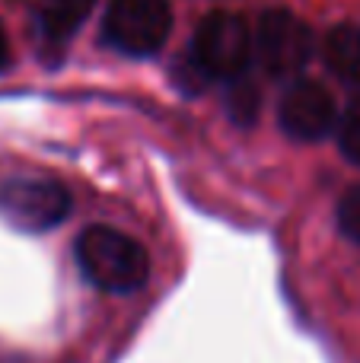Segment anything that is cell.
<instances>
[{
	"mask_svg": "<svg viewBox=\"0 0 360 363\" xmlns=\"http://www.w3.org/2000/svg\"><path fill=\"white\" fill-rule=\"evenodd\" d=\"M83 277L106 294H134L150 277L144 245L112 226H86L74 242Z\"/></svg>",
	"mask_w": 360,
	"mask_h": 363,
	"instance_id": "6da1fadb",
	"label": "cell"
},
{
	"mask_svg": "<svg viewBox=\"0 0 360 363\" xmlns=\"http://www.w3.org/2000/svg\"><path fill=\"white\" fill-rule=\"evenodd\" d=\"M255 57V32L236 13L214 10L198 23L191 61L210 80H240Z\"/></svg>",
	"mask_w": 360,
	"mask_h": 363,
	"instance_id": "7a4b0ae2",
	"label": "cell"
},
{
	"mask_svg": "<svg viewBox=\"0 0 360 363\" xmlns=\"http://www.w3.org/2000/svg\"><path fill=\"white\" fill-rule=\"evenodd\" d=\"M172 32L169 0H108L102 38L128 57H150Z\"/></svg>",
	"mask_w": 360,
	"mask_h": 363,
	"instance_id": "3957f363",
	"label": "cell"
},
{
	"mask_svg": "<svg viewBox=\"0 0 360 363\" xmlns=\"http://www.w3.org/2000/svg\"><path fill=\"white\" fill-rule=\"evenodd\" d=\"M0 213L26 233H45L70 213V194L61 182L19 176L0 185Z\"/></svg>",
	"mask_w": 360,
	"mask_h": 363,
	"instance_id": "277c9868",
	"label": "cell"
},
{
	"mask_svg": "<svg viewBox=\"0 0 360 363\" xmlns=\"http://www.w3.org/2000/svg\"><path fill=\"white\" fill-rule=\"evenodd\" d=\"M313 32L291 10H265L255 26V61L271 77H297L313 57Z\"/></svg>",
	"mask_w": 360,
	"mask_h": 363,
	"instance_id": "5b68a950",
	"label": "cell"
},
{
	"mask_svg": "<svg viewBox=\"0 0 360 363\" xmlns=\"http://www.w3.org/2000/svg\"><path fill=\"white\" fill-rule=\"evenodd\" d=\"M278 121L287 138L316 144V140H325L338 131L342 115H338L335 96L319 80H297L281 96Z\"/></svg>",
	"mask_w": 360,
	"mask_h": 363,
	"instance_id": "8992f818",
	"label": "cell"
},
{
	"mask_svg": "<svg viewBox=\"0 0 360 363\" xmlns=\"http://www.w3.org/2000/svg\"><path fill=\"white\" fill-rule=\"evenodd\" d=\"M35 35L45 48H64L77 35L96 0H26Z\"/></svg>",
	"mask_w": 360,
	"mask_h": 363,
	"instance_id": "52a82bcc",
	"label": "cell"
},
{
	"mask_svg": "<svg viewBox=\"0 0 360 363\" xmlns=\"http://www.w3.org/2000/svg\"><path fill=\"white\" fill-rule=\"evenodd\" d=\"M322 57L335 77L360 86V29L357 26H348V23L335 26L322 42Z\"/></svg>",
	"mask_w": 360,
	"mask_h": 363,
	"instance_id": "ba28073f",
	"label": "cell"
},
{
	"mask_svg": "<svg viewBox=\"0 0 360 363\" xmlns=\"http://www.w3.org/2000/svg\"><path fill=\"white\" fill-rule=\"evenodd\" d=\"M335 134H338V147H342L344 160H351L354 166H360V93L342 112V121H338Z\"/></svg>",
	"mask_w": 360,
	"mask_h": 363,
	"instance_id": "9c48e42d",
	"label": "cell"
},
{
	"mask_svg": "<svg viewBox=\"0 0 360 363\" xmlns=\"http://www.w3.org/2000/svg\"><path fill=\"white\" fill-rule=\"evenodd\" d=\"M338 230H342L351 242H360V185L348 188L344 198L338 201Z\"/></svg>",
	"mask_w": 360,
	"mask_h": 363,
	"instance_id": "30bf717a",
	"label": "cell"
},
{
	"mask_svg": "<svg viewBox=\"0 0 360 363\" xmlns=\"http://www.w3.org/2000/svg\"><path fill=\"white\" fill-rule=\"evenodd\" d=\"M6 61H10V42H6V32L0 26V70L6 67Z\"/></svg>",
	"mask_w": 360,
	"mask_h": 363,
	"instance_id": "8fae6325",
	"label": "cell"
}]
</instances>
